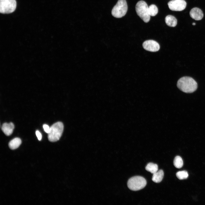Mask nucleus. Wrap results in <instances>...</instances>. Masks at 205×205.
<instances>
[{
	"mask_svg": "<svg viewBox=\"0 0 205 205\" xmlns=\"http://www.w3.org/2000/svg\"><path fill=\"white\" fill-rule=\"evenodd\" d=\"M147 182L145 179L140 176H136L130 178L127 183L128 188L131 190L137 191L144 188Z\"/></svg>",
	"mask_w": 205,
	"mask_h": 205,
	"instance_id": "obj_3",
	"label": "nucleus"
},
{
	"mask_svg": "<svg viewBox=\"0 0 205 205\" xmlns=\"http://www.w3.org/2000/svg\"><path fill=\"white\" fill-rule=\"evenodd\" d=\"M149 7L144 1H138L136 6V10L138 16L145 22H148L150 18L149 13Z\"/></svg>",
	"mask_w": 205,
	"mask_h": 205,
	"instance_id": "obj_4",
	"label": "nucleus"
},
{
	"mask_svg": "<svg viewBox=\"0 0 205 205\" xmlns=\"http://www.w3.org/2000/svg\"><path fill=\"white\" fill-rule=\"evenodd\" d=\"M195 24H195V23H192V25H195Z\"/></svg>",
	"mask_w": 205,
	"mask_h": 205,
	"instance_id": "obj_20",
	"label": "nucleus"
},
{
	"mask_svg": "<svg viewBox=\"0 0 205 205\" xmlns=\"http://www.w3.org/2000/svg\"><path fill=\"white\" fill-rule=\"evenodd\" d=\"M0 12L3 14L11 13L16 7L15 0H0Z\"/></svg>",
	"mask_w": 205,
	"mask_h": 205,
	"instance_id": "obj_6",
	"label": "nucleus"
},
{
	"mask_svg": "<svg viewBox=\"0 0 205 205\" xmlns=\"http://www.w3.org/2000/svg\"><path fill=\"white\" fill-rule=\"evenodd\" d=\"M177 86L182 91L186 93H191L197 89L198 85L196 81L192 78L185 76L178 80Z\"/></svg>",
	"mask_w": 205,
	"mask_h": 205,
	"instance_id": "obj_1",
	"label": "nucleus"
},
{
	"mask_svg": "<svg viewBox=\"0 0 205 205\" xmlns=\"http://www.w3.org/2000/svg\"><path fill=\"white\" fill-rule=\"evenodd\" d=\"M43 128L45 132L48 134L50 132V128L49 126L47 124H44L43 125Z\"/></svg>",
	"mask_w": 205,
	"mask_h": 205,
	"instance_id": "obj_18",
	"label": "nucleus"
},
{
	"mask_svg": "<svg viewBox=\"0 0 205 205\" xmlns=\"http://www.w3.org/2000/svg\"><path fill=\"white\" fill-rule=\"evenodd\" d=\"M145 169L147 171L153 174L158 171V166L156 164L149 163L147 165Z\"/></svg>",
	"mask_w": 205,
	"mask_h": 205,
	"instance_id": "obj_14",
	"label": "nucleus"
},
{
	"mask_svg": "<svg viewBox=\"0 0 205 205\" xmlns=\"http://www.w3.org/2000/svg\"><path fill=\"white\" fill-rule=\"evenodd\" d=\"M128 6L126 0H118L112 11V15L117 18H120L126 14Z\"/></svg>",
	"mask_w": 205,
	"mask_h": 205,
	"instance_id": "obj_5",
	"label": "nucleus"
},
{
	"mask_svg": "<svg viewBox=\"0 0 205 205\" xmlns=\"http://www.w3.org/2000/svg\"><path fill=\"white\" fill-rule=\"evenodd\" d=\"M149 13L150 16H154L156 15L158 12V8L156 6L153 4L149 6L148 8Z\"/></svg>",
	"mask_w": 205,
	"mask_h": 205,
	"instance_id": "obj_16",
	"label": "nucleus"
},
{
	"mask_svg": "<svg viewBox=\"0 0 205 205\" xmlns=\"http://www.w3.org/2000/svg\"><path fill=\"white\" fill-rule=\"evenodd\" d=\"M21 143V140L20 138H16L9 142V146L11 149H15L19 146Z\"/></svg>",
	"mask_w": 205,
	"mask_h": 205,
	"instance_id": "obj_13",
	"label": "nucleus"
},
{
	"mask_svg": "<svg viewBox=\"0 0 205 205\" xmlns=\"http://www.w3.org/2000/svg\"><path fill=\"white\" fill-rule=\"evenodd\" d=\"M36 135L38 140L40 141L41 140L42 136L41 133L38 130H37L36 132Z\"/></svg>",
	"mask_w": 205,
	"mask_h": 205,
	"instance_id": "obj_19",
	"label": "nucleus"
},
{
	"mask_svg": "<svg viewBox=\"0 0 205 205\" xmlns=\"http://www.w3.org/2000/svg\"><path fill=\"white\" fill-rule=\"evenodd\" d=\"M173 164L177 168H181L183 165V161L181 157L179 156L175 157L173 161Z\"/></svg>",
	"mask_w": 205,
	"mask_h": 205,
	"instance_id": "obj_15",
	"label": "nucleus"
},
{
	"mask_svg": "<svg viewBox=\"0 0 205 205\" xmlns=\"http://www.w3.org/2000/svg\"><path fill=\"white\" fill-rule=\"evenodd\" d=\"M190 16L196 20H200L203 17V14L202 11L199 8L195 7L192 8L190 12Z\"/></svg>",
	"mask_w": 205,
	"mask_h": 205,
	"instance_id": "obj_9",
	"label": "nucleus"
},
{
	"mask_svg": "<svg viewBox=\"0 0 205 205\" xmlns=\"http://www.w3.org/2000/svg\"><path fill=\"white\" fill-rule=\"evenodd\" d=\"M163 176V171L162 170H160L153 174L152 179L155 183H159L162 181Z\"/></svg>",
	"mask_w": 205,
	"mask_h": 205,
	"instance_id": "obj_11",
	"label": "nucleus"
},
{
	"mask_svg": "<svg viewBox=\"0 0 205 205\" xmlns=\"http://www.w3.org/2000/svg\"><path fill=\"white\" fill-rule=\"evenodd\" d=\"M165 21L166 24L171 27H175L177 24V20L174 16L168 15L165 18Z\"/></svg>",
	"mask_w": 205,
	"mask_h": 205,
	"instance_id": "obj_12",
	"label": "nucleus"
},
{
	"mask_svg": "<svg viewBox=\"0 0 205 205\" xmlns=\"http://www.w3.org/2000/svg\"><path fill=\"white\" fill-rule=\"evenodd\" d=\"M63 130V125L60 122H58L53 124L50 127L48 134V140L54 142L58 141L61 137Z\"/></svg>",
	"mask_w": 205,
	"mask_h": 205,
	"instance_id": "obj_2",
	"label": "nucleus"
},
{
	"mask_svg": "<svg viewBox=\"0 0 205 205\" xmlns=\"http://www.w3.org/2000/svg\"><path fill=\"white\" fill-rule=\"evenodd\" d=\"M168 5L171 10L181 11L185 8L186 3L184 0H173L169 1Z\"/></svg>",
	"mask_w": 205,
	"mask_h": 205,
	"instance_id": "obj_7",
	"label": "nucleus"
},
{
	"mask_svg": "<svg viewBox=\"0 0 205 205\" xmlns=\"http://www.w3.org/2000/svg\"><path fill=\"white\" fill-rule=\"evenodd\" d=\"M14 128V125L12 122L9 123H5L2 126L1 129L3 133L7 136L11 135Z\"/></svg>",
	"mask_w": 205,
	"mask_h": 205,
	"instance_id": "obj_10",
	"label": "nucleus"
},
{
	"mask_svg": "<svg viewBox=\"0 0 205 205\" xmlns=\"http://www.w3.org/2000/svg\"><path fill=\"white\" fill-rule=\"evenodd\" d=\"M143 48L146 50L155 52L160 49L159 44L156 41L153 40H148L145 41L143 44Z\"/></svg>",
	"mask_w": 205,
	"mask_h": 205,
	"instance_id": "obj_8",
	"label": "nucleus"
},
{
	"mask_svg": "<svg viewBox=\"0 0 205 205\" xmlns=\"http://www.w3.org/2000/svg\"><path fill=\"white\" fill-rule=\"evenodd\" d=\"M177 177L180 180L185 179L187 178L188 174L185 171L178 172L176 174Z\"/></svg>",
	"mask_w": 205,
	"mask_h": 205,
	"instance_id": "obj_17",
	"label": "nucleus"
}]
</instances>
